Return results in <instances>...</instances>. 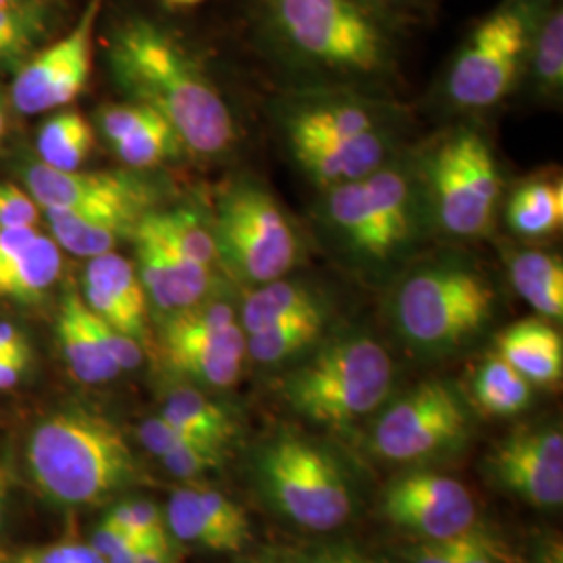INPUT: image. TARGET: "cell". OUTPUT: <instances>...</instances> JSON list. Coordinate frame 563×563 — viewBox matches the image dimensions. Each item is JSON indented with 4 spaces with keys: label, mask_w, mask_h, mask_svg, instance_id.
<instances>
[{
    "label": "cell",
    "mask_w": 563,
    "mask_h": 563,
    "mask_svg": "<svg viewBox=\"0 0 563 563\" xmlns=\"http://www.w3.org/2000/svg\"><path fill=\"white\" fill-rule=\"evenodd\" d=\"M251 38L311 86L372 88L397 76L401 21L363 0H242Z\"/></svg>",
    "instance_id": "1"
},
{
    "label": "cell",
    "mask_w": 563,
    "mask_h": 563,
    "mask_svg": "<svg viewBox=\"0 0 563 563\" xmlns=\"http://www.w3.org/2000/svg\"><path fill=\"white\" fill-rule=\"evenodd\" d=\"M107 59L121 90L169 121L190 153L218 159L239 144V128L220 88L162 23L142 15L115 23Z\"/></svg>",
    "instance_id": "2"
},
{
    "label": "cell",
    "mask_w": 563,
    "mask_h": 563,
    "mask_svg": "<svg viewBox=\"0 0 563 563\" xmlns=\"http://www.w3.org/2000/svg\"><path fill=\"white\" fill-rule=\"evenodd\" d=\"M422 176L397 157L367 178L323 190L322 225L365 269H384L422 241L428 218Z\"/></svg>",
    "instance_id": "3"
},
{
    "label": "cell",
    "mask_w": 563,
    "mask_h": 563,
    "mask_svg": "<svg viewBox=\"0 0 563 563\" xmlns=\"http://www.w3.org/2000/svg\"><path fill=\"white\" fill-rule=\"evenodd\" d=\"M25 455L42 495L63 507L102 504L139 478L120 428L84 409L44 418L32 430Z\"/></svg>",
    "instance_id": "4"
},
{
    "label": "cell",
    "mask_w": 563,
    "mask_h": 563,
    "mask_svg": "<svg viewBox=\"0 0 563 563\" xmlns=\"http://www.w3.org/2000/svg\"><path fill=\"white\" fill-rule=\"evenodd\" d=\"M495 288L481 269L460 257L413 267L390 301L397 334L420 355H446L472 341L495 313Z\"/></svg>",
    "instance_id": "5"
},
{
    "label": "cell",
    "mask_w": 563,
    "mask_h": 563,
    "mask_svg": "<svg viewBox=\"0 0 563 563\" xmlns=\"http://www.w3.org/2000/svg\"><path fill=\"white\" fill-rule=\"evenodd\" d=\"M395 383V363L369 334L351 332L320 344L295 367L282 397L309 422L349 428L383 405Z\"/></svg>",
    "instance_id": "6"
},
{
    "label": "cell",
    "mask_w": 563,
    "mask_h": 563,
    "mask_svg": "<svg viewBox=\"0 0 563 563\" xmlns=\"http://www.w3.org/2000/svg\"><path fill=\"white\" fill-rule=\"evenodd\" d=\"M209 222L218 265L239 284L255 288L280 280L301 263L297 223L262 181L241 178L228 184Z\"/></svg>",
    "instance_id": "7"
},
{
    "label": "cell",
    "mask_w": 563,
    "mask_h": 563,
    "mask_svg": "<svg viewBox=\"0 0 563 563\" xmlns=\"http://www.w3.org/2000/svg\"><path fill=\"white\" fill-rule=\"evenodd\" d=\"M267 505L311 532H332L353 516V490L336 455L318 441L280 432L262 444L253 462Z\"/></svg>",
    "instance_id": "8"
},
{
    "label": "cell",
    "mask_w": 563,
    "mask_h": 563,
    "mask_svg": "<svg viewBox=\"0 0 563 563\" xmlns=\"http://www.w3.org/2000/svg\"><path fill=\"white\" fill-rule=\"evenodd\" d=\"M544 4L547 0H504L472 25L446 71L449 101L470 111L504 101L526 71Z\"/></svg>",
    "instance_id": "9"
},
{
    "label": "cell",
    "mask_w": 563,
    "mask_h": 563,
    "mask_svg": "<svg viewBox=\"0 0 563 563\" xmlns=\"http://www.w3.org/2000/svg\"><path fill=\"white\" fill-rule=\"evenodd\" d=\"M423 192L434 222L457 239L484 236L501 199V174L481 132L460 128L426 157Z\"/></svg>",
    "instance_id": "10"
},
{
    "label": "cell",
    "mask_w": 563,
    "mask_h": 563,
    "mask_svg": "<svg viewBox=\"0 0 563 563\" xmlns=\"http://www.w3.org/2000/svg\"><path fill=\"white\" fill-rule=\"evenodd\" d=\"M159 346L163 363L190 383L230 388L241 380L246 334L234 305L225 299L209 297L163 320Z\"/></svg>",
    "instance_id": "11"
},
{
    "label": "cell",
    "mask_w": 563,
    "mask_h": 563,
    "mask_svg": "<svg viewBox=\"0 0 563 563\" xmlns=\"http://www.w3.org/2000/svg\"><path fill=\"white\" fill-rule=\"evenodd\" d=\"M467 437V411L455 386L418 384L393 402L374 426L372 446L390 462H423L453 451Z\"/></svg>",
    "instance_id": "12"
},
{
    "label": "cell",
    "mask_w": 563,
    "mask_h": 563,
    "mask_svg": "<svg viewBox=\"0 0 563 563\" xmlns=\"http://www.w3.org/2000/svg\"><path fill=\"white\" fill-rule=\"evenodd\" d=\"M25 186L44 211L141 223L155 211L159 192L153 184L125 172H59L34 163L25 172Z\"/></svg>",
    "instance_id": "13"
},
{
    "label": "cell",
    "mask_w": 563,
    "mask_h": 563,
    "mask_svg": "<svg viewBox=\"0 0 563 563\" xmlns=\"http://www.w3.org/2000/svg\"><path fill=\"white\" fill-rule=\"evenodd\" d=\"M102 0H88L76 27L30 60L13 81L11 99L23 115L59 109L80 97L92 71L95 27Z\"/></svg>",
    "instance_id": "14"
},
{
    "label": "cell",
    "mask_w": 563,
    "mask_h": 563,
    "mask_svg": "<svg viewBox=\"0 0 563 563\" xmlns=\"http://www.w3.org/2000/svg\"><path fill=\"white\" fill-rule=\"evenodd\" d=\"M384 518L428 541H446L476 523V501L460 481L416 470L386 486Z\"/></svg>",
    "instance_id": "15"
},
{
    "label": "cell",
    "mask_w": 563,
    "mask_h": 563,
    "mask_svg": "<svg viewBox=\"0 0 563 563\" xmlns=\"http://www.w3.org/2000/svg\"><path fill=\"white\" fill-rule=\"evenodd\" d=\"M278 120L286 144L353 139L397 128L395 109L388 102L341 86L302 88V92L282 102Z\"/></svg>",
    "instance_id": "16"
},
{
    "label": "cell",
    "mask_w": 563,
    "mask_h": 563,
    "mask_svg": "<svg viewBox=\"0 0 563 563\" xmlns=\"http://www.w3.org/2000/svg\"><path fill=\"white\" fill-rule=\"evenodd\" d=\"M486 467L493 483L526 504L543 509L563 504V434L558 426L514 430L493 444Z\"/></svg>",
    "instance_id": "17"
},
{
    "label": "cell",
    "mask_w": 563,
    "mask_h": 563,
    "mask_svg": "<svg viewBox=\"0 0 563 563\" xmlns=\"http://www.w3.org/2000/svg\"><path fill=\"white\" fill-rule=\"evenodd\" d=\"M132 241L136 244V272L146 301L157 309L163 320L211 297L213 267L188 260L142 220Z\"/></svg>",
    "instance_id": "18"
},
{
    "label": "cell",
    "mask_w": 563,
    "mask_h": 563,
    "mask_svg": "<svg viewBox=\"0 0 563 563\" xmlns=\"http://www.w3.org/2000/svg\"><path fill=\"white\" fill-rule=\"evenodd\" d=\"M397 128L353 139L288 142L305 176L322 190L367 178L397 157Z\"/></svg>",
    "instance_id": "19"
},
{
    "label": "cell",
    "mask_w": 563,
    "mask_h": 563,
    "mask_svg": "<svg viewBox=\"0 0 563 563\" xmlns=\"http://www.w3.org/2000/svg\"><path fill=\"white\" fill-rule=\"evenodd\" d=\"M81 290V299L92 313L142 344L148 301L134 263L115 251L92 257L84 272Z\"/></svg>",
    "instance_id": "20"
},
{
    "label": "cell",
    "mask_w": 563,
    "mask_h": 563,
    "mask_svg": "<svg viewBox=\"0 0 563 563\" xmlns=\"http://www.w3.org/2000/svg\"><path fill=\"white\" fill-rule=\"evenodd\" d=\"M495 353L530 384L553 386L562 380V334L543 318H526L505 328L495 339Z\"/></svg>",
    "instance_id": "21"
},
{
    "label": "cell",
    "mask_w": 563,
    "mask_h": 563,
    "mask_svg": "<svg viewBox=\"0 0 563 563\" xmlns=\"http://www.w3.org/2000/svg\"><path fill=\"white\" fill-rule=\"evenodd\" d=\"M57 332L63 357L78 383L95 386L111 383L120 376V367L104 353L86 322V305L76 288H69L63 297Z\"/></svg>",
    "instance_id": "22"
},
{
    "label": "cell",
    "mask_w": 563,
    "mask_h": 563,
    "mask_svg": "<svg viewBox=\"0 0 563 563\" xmlns=\"http://www.w3.org/2000/svg\"><path fill=\"white\" fill-rule=\"evenodd\" d=\"M316 311H328L322 297L309 284L286 280L284 276L280 280L255 286L246 295L242 302L241 325L244 334H253L274 323Z\"/></svg>",
    "instance_id": "23"
},
{
    "label": "cell",
    "mask_w": 563,
    "mask_h": 563,
    "mask_svg": "<svg viewBox=\"0 0 563 563\" xmlns=\"http://www.w3.org/2000/svg\"><path fill=\"white\" fill-rule=\"evenodd\" d=\"M516 292L544 320H562L563 263L544 251H518L509 257Z\"/></svg>",
    "instance_id": "24"
},
{
    "label": "cell",
    "mask_w": 563,
    "mask_h": 563,
    "mask_svg": "<svg viewBox=\"0 0 563 563\" xmlns=\"http://www.w3.org/2000/svg\"><path fill=\"white\" fill-rule=\"evenodd\" d=\"M60 274L59 244L38 234L13 262L0 267V299L34 302L57 282Z\"/></svg>",
    "instance_id": "25"
},
{
    "label": "cell",
    "mask_w": 563,
    "mask_h": 563,
    "mask_svg": "<svg viewBox=\"0 0 563 563\" xmlns=\"http://www.w3.org/2000/svg\"><path fill=\"white\" fill-rule=\"evenodd\" d=\"M162 416L188 434L222 449L239 432L234 416L195 386L174 388L163 402Z\"/></svg>",
    "instance_id": "26"
},
{
    "label": "cell",
    "mask_w": 563,
    "mask_h": 563,
    "mask_svg": "<svg viewBox=\"0 0 563 563\" xmlns=\"http://www.w3.org/2000/svg\"><path fill=\"white\" fill-rule=\"evenodd\" d=\"M46 220L53 232V241L84 260L115 251V246L125 239H132L139 228V223L80 216L71 211H46Z\"/></svg>",
    "instance_id": "27"
},
{
    "label": "cell",
    "mask_w": 563,
    "mask_h": 563,
    "mask_svg": "<svg viewBox=\"0 0 563 563\" xmlns=\"http://www.w3.org/2000/svg\"><path fill=\"white\" fill-rule=\"evenodd\" d=\"M562 222V180L534 178L523 181L507 201V223L516 234L526 239L547 236L560 230Z\"/></svg>",
    "instance_id": "28"
},
{
    "label": "cell",
    "mask_w": 563,
    "mask_h": 563,
    "mask_svg": "<svg viewBox=\"0 0 563 563\" xmlns=\"http://www.w3.org/2000/svg\"><path fill=\"white\" fill-rule=\"evenodd\" d=\"M328 311L305 313L246 334V357L262 365H276L313 349L328 325Z\"/></svg>",
    "instance_id": "29"
},
{
    "label": "cell",
    "mask_w": 563,
    "mask_h": 563,
    "mask_svg": "<svg viewBox=\"0 0 563 563\" xmlns=\"http://www.w3.org/2000/svg\"><path fill=\"white\" fill-rule=\"evenodd\" d=\"M474 402L495 418L518 416L532 401V384L514 369L504 357L490 353L476 367L472 383Z\"/></svg>",
    "instance_id": "30"
},
{
    "label": "cell",
    "mask_w": 563,
    "mask_h": 563,
    "mask_svg": "<svg viewBox=\"0 0 563 563\" xmlns=\"http://www.w3.org/2000/svg\"><path fill=\"white\" fill-rule=\"evenodd\" d=\"M169 534L180 543L195 544L211 553H241L242 547L225 534L202 509L195 486H184L172 493L165 509Z\"/></svg>",
    "instance_id": "31"
},
{
    "label": "cell",
    "mask_w": 563,
    "mask_h": 563,
    "mask_svg": "<svg viewBox=\"0 0 563 563\" xmlns=\"http://www.w3.org/2000/svg\"><path fill=\"white\" fill-rule=\"evenodd\" d=\"M159 239L178 249L192 262L207 267L218 265V251L211 232V222L205 220L195 209H169V211H151L142 218Z\"/></svg>",
    "instance_id": "32"
},
{
    "label": "cell",
    "mask_w": 563,
    "mask_h": 563,
    "mask_svg": "<svg viewBox=\"0 0 563 563\" xmlns=\"http://www.w3.org/2000/svg\"><path fill=\"white\" fill-rule=\"evenodd\" d=\"M92 146V125L78 111H63L51 118L42 125L38 134V155L42 163L59 172L80 169Z\"/></svg>",
    "instance_id": "33"
},
{
    "label": "cell",
    "mask_w": 563,
    "mask_h": 563,
    "mask_svg": "<svg viewBox=\"0 0 563 563\" xmlns=\"http://www.w3.org/2000/svg\"><path fill=\"white\" fill-rule=\"evenodd\" d=\"M526 69L539 90L560 92L563 86V9L560 2L547 0L539 15Z\"/></svg>",
    "instance_id": "34"
},
{
    "label": "cell",
    "mask_w": 563,
    "mask_h": 563,
    "mask_svg": "<svg viewBox=\"0 0 563 563\" xmlns=\"http://www.w3.org/2000/svg\"><path fill=\"white\" fill-rule=\"evenodd\" d=\"M121 163L132 169H148L180 155L184 144L176 130L159 113H155L139 130L111 144Z\"/></svg>",
    "instance_id": "35"
},
{
    "label": "cell",
    "mask_w": 563,
    "mask_h": 563,
    "mask_svg": "<svg viewBox=\"0 0 563 563\" xmlns=\"http://www.w3.org/2000/svg\"><path fill=\"white\" fill-rule=\"evenodd\" d=\"M102 520L118 526L123 532L136 537L142 543L172 541L162 509L151 501H142V499L121 501L115 507H111Z\"/></svg>",
    "instance_id": "36"
},
{
    "label": "cell",
    "mask_w": 563,
    "mask_h": 563,
    "mask_svg": "<svg viewBox=\"0 0 563 563\" xmlns=\"http://www.w3.org/2000/svg\"><path fill=\"white\" fill-rule=\"evenodd\" d=\"M41 27V9L32 0L0 9V60L27 48Z\"/></svg>",
    "instance_id": "37"
},
{
    "label": "cell",
    "mask_w": 563,
    "mask_h": 563,
    "mask_svg": "<svg viewBox=\"0 0 563 563\" xmlns=\"http://www.w3.org/2000/svg\"><path fill=\"white\" fill-rule=\"evenodd\" d=\"M159 460L163 467L176 478L192 481L222 465V446L209 443L181 444L176 451L163 455Z\"/></svg>",
    "instance_id": "38"
},
{
    "label": "cell",
    "mask_w": 563,
    "mask_h": 563,
    "mask_svg": "<svg viewBox=\"0 0 563 563\" xmlns=\"http://www.w3.org/2000/svg\"><path fill=\"white\" fill-rule=\"evenodd\" d=\"M86 322L90 325V330L97 336L99 344L104 349V353L115 362L121 372H130V369L141 367L142 360H144L141 342L134 341L132 336L123 334L111 323L104 322L97 313H92L88 307H86Z\"/></svg>",
    "instance_id": "39"
},
{
    "label": "cell",
    "mask_w": 563,
    "mask_h": 563,
    "mask_svg": "<svg viewBox=\"0 0 563 563\" xmlns=\"http://www.w3.org/2000/svg\"><path fill=\"white\" fill-rule=\"evenodd\" d=\"M0 563H107L88 543L78 539H63L57 543L30 549L11 558H2Z\"/></svg>",
    "instance_id": "40"
},
{
    "label": "cell",
    "mask_w": 563,
    "mask_h": 563,
    "mask_svg": "<svg viewBox=\"0 0 563 563\" xmlns=\"http://www.w3.org/2000/svg\"><path fill=\"white\" fill-rule=\"evenodd\" d=\"M139 439H141L142 446L148 453L157 455V457H163V455L176 451L181 444L207 443V441H201V439L188 434L186 430H181L176 423L165 420L163 416L148 418L146 422H142L141 428H139Z\"/></svg>",
    "instance_id": "41"
},
{
    "label": "cell",
    "mask_w": 563,
    "mask_h": 563,
    "mask_svg": "<svg viewBox=\"0 0 563 563\" xmlns=\"http://www.w3.org/2000/svg\"><path fill=\"white\" fill-rule=\"evenodd\" d=\"M41 205L15 184H0V228H36Z\"/></svg>",
    "instance_id": "42"
},
{
    "label": "cell",
    "mask_w": 563,
    "mask_h": 563,
    "mask_svg": "<svg viewBox=\"0 0 563 563\" xmlns=\"http://www.w3.org/2000/svg\"><path fill=\"white\" fill-rule=\"evenodd\" d=\"M504 553L488 530L474 523L467 532L455 539V551L449 563H501Z\"/></svg>",
    "instance_id": "43"
},
{
    "label": "cell",
    "mask_w": 563,
    "mask_h": 563,
    "mask_svg": "<svg viewBox=\"0 0 563 563\" xmlns=\"http://www.w3.org/2000/svg\"><path fill=\"white\" fill-rule=\"evenodd\" d=\"M292 563H383L355 543H320L302 549Z\"/></svg>",
    "instance_id": "44"
},
{
    "label": "cell",
    "mask_w": 563,
    "mask_h": 563,
    "mask_svg": "<svg viewBox=\"0 0 563 563\" xmlns=\"http://www.w3.org/2000/svg\"><path fill=\"white\" fill-rule=\"evenodd\" d=\"M88 544L107 562V560L120 555L123 551H128V549H132V547H136V544H142V541H139V539L132 537V534H128V532H123L118 526L102 520V522L95 528V532H92L90 543Z\"/></svg>",
    "instance_id": "45"
},
{
    "label": "cell",
    "mask_w": 563,
    "mask_h": 563,
    "mask_svg": "<svg viewBox=\"0 0 563 563\" xmlns=\"http://www.w3.org/2000/svg\"><path fill=\"white\" fill-rule=\"evenodd\" d=\"M38 234L36 228H0V267L13 262Z\"/></svg>",
    "instance_id": "46"
},
{
    "label": "cell",
    "mask_w": 563,
    "mask_h": 563,
    "mask_svg": "<svg viewBox=\"0 0 563 563\" xmlns=\"http://www.w3.org/2000/svg\"><path fill=\"white\" fill-rule=\"evenodd\" d=\"M455 539H446V541H428V539H422V543L413 547V551L409 555V563L451 562L453 551H455Z\"/></svg>",
    "instance_id": "47"
},
{
    "label": "cell",
    "mask_w": 563,
    "mask_h": 563,
    "mask_svg": "<svg viewBox=\"0 0 563 563\" xmlns=\"http://www.w3.org/2000/svg\"><path fill=\"white\" fill-rule=\"evenodd\" d=\"M363 2L401 23H407L409 18L422 11V0H363Z\"/></svg>",
    "instance_id": "48"
},
{
    "label": "cell",
    "mask_w": 563,
    "mask_h": 563,
    "mask_svg": "<svg viewBox=\"0 0 563 563\" xmlns=\"http://www.w3.org/2000/svg\"><path fill=\"white\" fill-rule=\"evenodd\" d=\"M0 355H18V357H32L30 344L25 341L23 332L13 323L0 320Z\"/></svg>",
    "instance_id": "49"
},
{
    "label": "cell",
    "mask_w": 563,
    "mask_h": 563,
    "mask_svg": "<svg viewBox=\"0 0 563 563\" xmlns=\"http://www.w3.org/2000/svg\"><path fill=\"white\" fill-rule=\"evenodd\" d=\"M32 357H18V355H0V390H9L18 386L27 369Z\"/></svg>",
    "instance_id": "50"
},
{
    "label": "cell",
    "mask_w": 563,
    "mask_h": 563,
    "mask_svg": "<svg viewBox=\"0 0 563 563\" xmlns=\"http://www.w3.org/2000/svg\"><path fill=\"white\" fill-rule=\"evenodd\" d=\"M134 563H178V558L172 541H157V543H142L136 549Z\"/></svg>",
    "instance_id": "51"
},
{
    "label": "cell",
    "mask_w": 563,
    "mask_h": 563,
    "mask_svg": "<svg viewBox=\"0 0 563 563\" xmlns=\"http://www.w3.org/2000/svg\"><path fill=\"white\" fill-rule=\"evenodd\" d=\"M4 507H7V478L0 465V523L4 520Z\"/></svg>",
    "instance_id": "52"
},
{
    "label": "cell",
    "mask_w": 563,
    "mask_h": 563,
    "mask_svg": "<svg viewBox=\"0 0 563 563\" xmlns=\"http://www.w3.org/2000/svg\"><path fill=\"white\" fill-rule=\"evenodd\" d=\"M167 7L172 9H188V7H197L202 0H163Z\"/></svg>",
    "instance_id": "53"
},
{
    "label": "cell",
    "mask_w": 563,
    "mask_h": 563,
    "mask_svg": "<svg viewBox=\"0 0 563 563\" xmlns=\"http://www.w3.org/2000/svg\"><path fill=\"white\" fill-rule=\"evenodd\" d=\"M241 563H278L274 562L272 558H249V560H244V562Z\"/></svg>",
    "instance_id": "54"
},
{
    "label": "cell",
    "mask_w": 563,
    "mask_h": 563,
    "mask_svg": "<svg viewBox=\"0 0 563 563\" xmlns=\"http://www.w3.org/2000/svg\"><path fill=\"white\" fill-rule=\"evenodd\" d=\"M25 0H0V9H7V7H13V4H20Z\"/></svg>",
    "instance_id": "55"
},
{
    "label": "cell",
    "mask_w": 563,
    "mask_h": 563,
    "mask_svg": "<svg viewBox=\"0 0 563 563\" xmlns=\"http://www.w3.org/2000/svg\"><path fill=\"white\" fill-rule=\"evenodd\" d=\"M2 130H4V118H2V111H0V136H2Z\"/></svg>",
    "instance_id": "56"
}]
</instances>
